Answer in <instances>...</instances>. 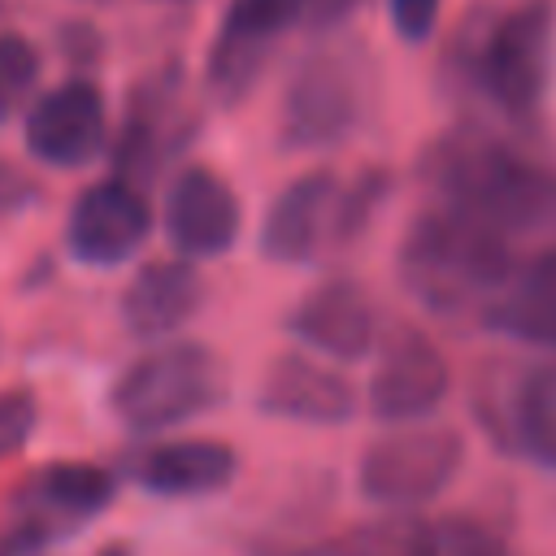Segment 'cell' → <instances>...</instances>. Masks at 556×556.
Here are the masks:
<instances>
[{
    "label": "cell",
    "mask_w": 556,
    "mask_h": 556,
    "mask_svg": "<svg viewBox=\"0 0 556 556\" xmlns=\"http://www.w3.org/2000/svg\"><path fill=\"white\" fill-rule=\"evenodd\" d=\"M400 274L434 313H460L482 300L491 304L513 278V239L443 204L417 217L404 235Z\"/></svg>",
    "instance_id": "cell-1"
},
{
    "label": "cell",
    "mask_w": 556,
    "mask_h": 556,
    "mask_svg": "<svg viewBox=\"0 0 556 556\" xmlns=\"http://www.w3.org/2000/svg\"><path fill=\"white\" fill-rule=\"evenodd\" d=\"M434 178L447 208L504 239L556 230V174L491 139H452L434 161Z\"/></svg>",
    "instance_id": "cell-2"
},
{
    "label": "cell",
    "mask_w": 556,
    "mask_h": 556,
    "mask_svg": "<svg viewBox=\"0 0 556 556\" xmlns=\"http://www.w3.org/2000/svg\"><path fill=\"white\" fill-rule=\"evenodd\" d=\"M109 400L130 430H169L226 400V365L204 343H165L130 361Z\"/></svg>",
    "instance_id": "cell-3"
},
{
    "label": "cell",
    "mask_w": 556,
    "mask_h": 556,
    "mask_svg": "<svg viewBox=\"0 0 556 556\" xmlns=\"http://www.w3.org/2000/svg\"><path fill=\"white\" fill-rule=\"evenodd\" d=\"M374 200V182H343L326 169L304 174L269 204L261 226V252L282 265H304L326 248H339L348 235H356Z\"/></svg>",
    "instance_id": "cell-4"
},
{
    "label": "cell",
    "mask_w": 556,
    "mask_h": 556,
    "mask_svg": "<svg viewBox=\"0 0 556 556\" xmlns=\"http://www.w3.org/2000/svg\"><path fill=\"white\" fill-rule=\"evenodd\" d=\"M113 500V473L83 460L43 465L13 500V517L0 530V556H35L56 534L78 530Z\"/></svg>",
    "instance_id": "cell-5"
},
{
    "label": "cell",
    "mask_w": 556,
    "mask_h": 556,
    "mask_svg": "<svg viewBox=\"0 0 556 556\" xmlns=\"http://www.w3.org/2000/svg\"><path fill=\"white\" fill-rule=\"evenodd\" d=\"M465 443L447 426H400L395 434H382L361 456V491L391 508L408 513L426 500H434L460 469Z\"/></svg>",
    "instance_id": "cell-6"
},
{
    "label": "cell",
    "mask_w": 556,
    "mask_h": 556,
    "mask_svg": "<svg viewBox=\"0 0 556 556\" xmlns=\"http://www.w3.org/2000/svg\"><path fill=\"white\" fill-rule=\"evenodd\" d=\"M552 74V9L521 4L513 9L482 48V83L495 104L508 113H530L543 100Z\"/></svg>",
    "instance_id": "cell-7"
},
{
    "label": "cell",
    "mask_w": 556,
    "mask_h": 556,
    "mask_svg": "<svg viewBox=\"0 0 556 556\" xmlns=\"http://www.w3.org/2000/svg\"><path fill=\"white\" fill-rule=\"evenodd\" d=\"M317 0H230L208 56V83L222 100L243 96L269 61V43L300 22H313Z\"/></svg>",
    "instance_id": "cell-8"
},
{
    "label": "cell",
    "mask_w": 556,
    "mask_h": 556,
    "mask_svg": "<svg viewBox=\"0 0 556 556\" xmlns=\"http://www.w3.org/2000/svg\"><path fill=\"white\" fill-rule=\"evenodd\" d=\"M152 226L143 191L126 178H104L87 187L65 222V243L83 265H122L130 261Z\"/></svg>",
    "instance_id": "cell-9"
},
{
    "label": "cell",
    "mask_w": 556,
    "mask_h": 556,
    "mask_svg": "<svg viewBox=\"0 0 556 556\" xmlns=\"http://www.w3.org/2000/svg\"><path fill=\"white\" fill-rule=\"evenodd\" d=\"M447 361L443 352L417 334V330H400L387 339L378 365H374V378H369V408L374 417L382 421H395V426H413L421 417H430L443 395H447Z\"/></svg>",
    "instance_id": "cell-10"
},
{
    "label": "cell",
    "mask_w": 556,
    "mask_h": 556,
    "mask_svg": "<svg viewBox=\"0 0 556 556\" xmlns=\"http://www.w3.org/2000/svg\"><path fill=\"white\" fill-rule=\"evenodd\" d=\"M361 113V87L339 56H313L295 70L282 100V139L291 148L339 143Z\"/></svg>",
    "instance_id": "cell-11"
},
{
    "label": "cell",
    "mask_w": 556,
    "mask_h": 556,
    "mask_svg": "<svg viewBox=\"0 0 556 556\" xmlns=\"http://www.w3.org/2000/svg\"><path fill=\"white\" fill-rule=\"evenodd\" d=\"M104 135H109L104 100L87 83H61L26 109V148L43 165L56 169L87 165L91 156H100Z\"/></svg>",
    "instance_id": "cell-12"
},
{
    "label": "cell",
    "mask_w": 556,
    "mask_h": 556,
    "mask_svg": "<svg viewBox=\"0 0 556 556\" xmlns=\"http://www.w3.org/2000/svg\"><path fill=\"white\" fill-rule=\"evenodd\" d=\"M165 235L182 256H222L239 239V200L230 182L204 165L182 169L165 200Z\"/></svg>",
    "instance_id": "cell-13"
},
{
    "label": "cell",
    "mask_w": 556,
    "mask_h": 556,
    "mask_svg": "<svg viewBox=\"0 0 556 556\" xmlns=\"http://www.w3.org/2000/svg\"><path fill=\"white\" fill-rule=\"evenodd\" d=\"M256 404L269 417L308 421V426H334V421L352 417L356 391L339 369L317 365L313 356H278L261 378Z\"/></svg>",
    "instance_id": "cell-14"
},
{
    "label": "cell",
    "mask_w": 556,
    "mask_h": 556,
    "mask_svg": "<svg viewBox=\"0 0 556 556\" xmlns=\"http://www.w3.org/2000/svg\"><path fill=\"white\" fill-rule=\"evenodd\" d=\"M291 334L330 361H361L374 348L378 317L356 282H321L295 304Z\"/></svg>",
    "instance_id": "cell-15"
},
{
    "label": "cell",
    "mask_w": 556,
    "mask_h": 556,
    "mask_svg": "<svg viewBox=\"0 0 556 556\" xmlns=\"http://www.w3.org/2000/svg\"><path fill=\"white\" fill-rule=\"evenodd\" d=\"M200 300L204 282L187 261H152L130 278L122 295V321L135 339H169L195 317Z\"/></svg>",
    "instance_id": "cell-16"
},
{
    "label": "cell",
    "mask_w": 556,
    "mask_h": 556,
    "mask_svg": "<svg viewBox=\"0 0 556 556\" xmlns=\"http://www.w3.org/2000/svg\"><path fill=\"white\" fill-rule=\"evenodd\" d=\"M239 460L217 439H169L135 460V482L152 495H213L235 478Z\"/></svg>",
    "instance_id": "cell-17"
},
{
    "label": "cell",
    "mask_w": 556,
    "mask_h": 556,
    "mask_svg": "<svg viewBox=\"0 0 556 556\" xmlns=\"http://www.w3.org/2000/svg\"><path fill=\"white\" fill-rule=\"evenodd\" d=\"M491 321L513 339L556 352V248L513 269L504 291L491 300Z\"/></svg>",
    "instance_id": "cell-18"
},
{
    "label": "cell",
    "mask_w": 556,
    "mask_h": 556,
    "mask_svg": "<svg viewBox=\"0 0 556 556\" xmlns=\"http://www.w3.org/2000/svg\"><path fill=\"white\" fill-rule=\"evenodd\" d=\"M321 556H434V526L413 513H387L352 526Z\"/></svg>",
    "instance_id": "cell-19"
},
{
    "label": "cell",
    "mask_w": 556,
    "mask_h": 556,
    "mask_svg": "<svg viewBox=\"0 0 556 556\" xmlns=\"http://www.w3.org/2000/svg\"><path fill=\"white\" fill-rule=\"evenodd\" d=\"M513 430L534 460L556 469V365H539L521 378L513 395Z\"/></svg>",
    "instance_id": "cell-20"
},
{
    "label": "cell",
    "mask_w": 556,
    "mask_h": 556,
    "mask_svg": "<svg viewBox=\"0 0 556 556\" xmlns=\"http://www.w3.org/2000/svg\"><path fill=\"white\" fill-rule=\"evenodd\" d=\"M39 83V52L22 35H0V117L30 104Z\"/></svg>",
    "instance_id": "cell-21"
},
{
    "label": "cell",
    "mask_w": 556,
    "mask_h": 556,
    "mask_svg": "<svg viewBox=\"0 0 556 556\" xmlns=\"http://www.w3.org/2000/svg\"><path fill=\"white\" fill-rule=\"evenodd\" d=\"M434 556H504V547L486 526L469 517H452L434 526Z\"/></svg>",
    "instance_id": "cell-22"
},
{
    "label": "cell",
    "mask_w": 556,
    "mask_h": 556,
    "mask_svg": "<svg viewBox=\"0 0 556 556\" xmlns=\"http://www.w3.org/2000/svg\"><path fill=\"white\" fill-rule=\"evenodd\" d=\"M35 400L26 391H0V460L13 456L35 430Z\"/></svg>",
    "instance_id": "cell-23"
},
{
    "label": "cell",
    "mask_w": 556,
    "mask_h": 556,
    "mask_svg": "<svg viewBox=\"0 0 556 556\" xmlns=\"http://www.w3.org/2000/svg\"><path fill=\"white\" fill-rule=\"evenodd\" d=\"M391 4V26L404 35V39H426L439 22V4L443 0H387Z\"/></svg>",
    "instance_id": "cell-24"
},
{
    "label": "cell",
    "mask_w": 556,
    "mask_h": 556,
    "mask_svg": "<svg viewBox=\"0 0 556 556\" xmlns=\"http://www.w3.org/2000/svg\"><path fill=\"white\" fill-rule=\"evenodd\" d=\"M30 195H35V187H30V182H26L17 169L0 165V213H9V208H22Z\"/></svg>",
    "instance_id": "cell-25"
}]
</instances>
